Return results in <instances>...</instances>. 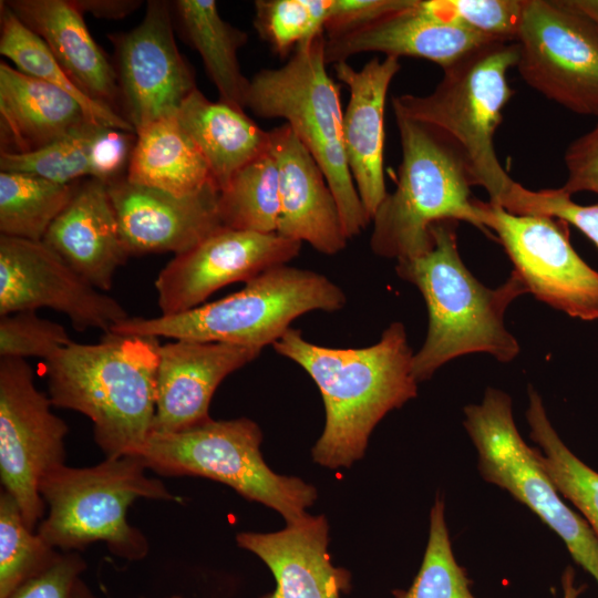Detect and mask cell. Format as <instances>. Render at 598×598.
<instances>
[{"mask_svg":"<svg viewBox=\"0 0 598 598\" xmlns=\"http://www.w3.org/2000/svg\"><path fill=\"white\" fill-rule=\"evenodd\" d=\"M272 347L299 364L321 393L326 421L311 454L323 467L349 468L361 460L378 423L417 395L414 353L402 322H392L365 348L318 346L293 328Z\"/></svg>","mask_w":598,"mask_h":598,"instance_id":"6da1fadb","label":"cell"},{"mask_svg":"<svg viewBox=\"0 0 598 598\" xmlns=\"http://www.w3.org/2000/svg\"><path fill=\"white\" fill-rule=\"evenodd\" d=\"M456 227V220L435 223L430 230L433 244L426 252L396 260L398 276L420 290L429 312L426 338L413 355L417 382L465 354L487 353L499 362H511L519 353L504 317L527 288L513 270L495 289L478 281L461 258Z\"/></svg>","mask_w":598,"mask_h":598,"instance_id":"7a4b0ae2","label":"cell"},{"mask_svg":"<svg viewBox=\"0 0 598 598\" xmlns=\"http://www.w3.org/2000/svg\"><path fill=\"white\" fill-rule=\"evenodd\" d=\"M159 347L156 337L107 332L45 360L52 404L86 415L106 457L140 456L151 434Z\"/></svg>","mask_w":598,"mask_h":598,"instance_id":"3957f363","label":"cell"},{"mask_svg":"<svg viewBox=\"0 0 598 598\" xmlns=\"http://www.w3.org/2000/svg\"><path fill=\"white\" fill-rule=\"evenodd\" d=\"M518 58L517 42L492 41L442 69L443 78L430 94L392 99L393 112L447 138L461 154L472 185L486 189L488 202L499 206L515 182L497 158L494 137L514 95L507 72Z\"/></svg>","mask_w":598,"mask_h":598,"instance_id":"277c9868","label":"cell"},{"mask_svg":"<svg viewBox=\"0 0 598 598\" xmlns=\"http://www.w3.org/2000/svg\"><path fill=\"white\" fill-rule=\"evenodd\" d=\"M402 161L396 186L374 213L372 251L396 260L426 252L431 227L462 220L487 233L484 202L473 198L466 165L455 146L435 130L394 112Z\"/></svg>","mask_w":598,"mask_h":598,"instance_id":"5b68a950","label":"cell"},{"mask_svg":"<svg viewBox=\"0 0 598 598\" xmlns=\"http://www.w3.org/2000/svg\"><path fill=\"white\" fill-rule=\"evenodd\" d=\"M346 302L343 290L324 275L281 265L216 301L174 316L130 317L114 324L110 332L262 350L279 340L298 317L315 310L337 311Z\"/></svg>","mask_w":598,"mask_h":598,"instance_id":"8992f818","label":"cell"},{"mask_svg":"<svg viewBox=\"0 0 598 598\" xmlns=\"http://www.w3.org/2000/svg\"><path fill=\"white\" fill-rule=\"evenodd\" d=\"M324 48L322 33L297 47L282 66L258 71L249 79L245 105L290 126L322 169L350 239L371 220L348 166L340 87L327 71Z\"/></svg>","mask_w":598,"mask_h":598,"instance_id":"52a82bcc","label":"cell"},{"mask_svg":"<svg viewBox=\"0 0 598 598\" xmlns=\"http://www.w3.org/2000/svg\"><path fill=\"white\" fill-rule=\"evenodd\" d=\"M146 470L140 456H121L89 467L64 464L49 472L39 484L49 513L37 533L63 551L104 542L120 558L143 559L148 542L127 522L128 507L138 498L177 499L161 480L148 477Z\"/></svg>","mask_w":598,"mask_h":598,"instance_id":"ba28073f","label":"cell"},{"mask_svg":"<svg viewBox=\"0 0 598 598\" xmlns=\"http://www.w3.org/2000/svg\"><path fill=\"white\" fill-rule=\"evenodd\" d=\"M261 442L262 432L250 419H209L177 432L151 433L140 457L162 476H199L226 484L275 509L287 524L303 518L318 497L316 487L275 473L262 457Z\"/></svg>","mask_w":598,"mask_h":598,"instance_id":"9c48e42d","label":"cell"},{"mask_svg":"<svg viewBox=\"0 0 598 598\" xmlns=\"http://www.w3.org/2000/svg\"><path fill=\"white\" fill-rule=\"evenodd\" d=\"M463 425L476 448L483 480L525 505L564 542L577 565L598 585V538L564 501L542 466L537 448L520 436L511 396L495 388L464 408Z\"/></svg>","mask_w":598,"mask_h":598,"instance_id":"30bf717a","label":"cell"},{"mask_svg":"<svg viewBox=\"0 0 598 598\" xmlns=\"http://www.w3.org/2000/svg\"><path fill=\"white\" fill-rule=\"evenodd\" d=\"M52 405L24 359L0 358V481L31 530L44 518L40 481L65 464L69 427Z\"/></svg>","mask_w":598,"mask_h":598,"instance_id":"8fae6325","label":"cell"},{"mask_svg":"<svg viewBox=\"0 0 598 598\" xmlns=\"http://www.w3.org/2000/svg\"><path fill=\"white\" fill-rule=\"evenodd\" d=\"M520 78L574 113L598 116V29L569 0H525Z\"/></svg>","mask_w":598,"mask_h":598,"instance_id":"7c38bea8","label":"cell"},{"mask_svg":"<svg viewBox=\"0 0 598 598\" xmlns=\"http://www.w3.org/2000/svg\"><path fill=\"white\" fill-rule=\"evenodd\" d=\"M484 210L485 229L496 234L527 292L571 318L598 320V271L576 252L565 227L489 202Z\"/></svg>","mask_w":598,"mask_h":598,"instance_id":"4fadbf2b","label":"cell"},{"mask_svg":"<svg viewBox=\"0 0 598 598\" xmlns=\"http://www.w3.org/2000/svg\"><path fill=\"white\" fill-rule=\"evenodd\" d=\"M171 7L168 1L150 0L137 27L109 34L115 51L121 109L135 133L175 116L197 89L174 38Z\"/></svg>","mask_w":598,"mask_h":598,"instance_id":"5bb4252c","label":"cell"},{"mask_svg":"<svg viewBox=\"0 0 598 598\" xmlns=\"http://www.w3.org/2000/svg\"><path fill=\"white\" fill-rule=\"evenodd\" d=\"M50 308L78 331L104 333L130 316L43 241L0 236V316Z\"/></svg>","mask_w":598,"mask_h":598,"instance_id":"9a60e30c","label":"cell"},{"mask_svg":"<svg viewBox=\"0 0 598 598\" xmlns=\"http://www.w3.org/2000/svg\"><path fill=\"white\" fill-rule=\"evenodd\" d=\"M300 241L278 233L221 227L189 250L175 255L155 280L162 316L200 306L220 288L247 282L297 257Z\"/></svg>","mask_w":598,"mask_h":598,"instance_id":"2e32d148","label":"cell"},{"mask_svg":"<svg viewBox=\"0 0 598 598\" xmlns=\"http://www.w3.org/2000/svg\"><path fill=\"white\" fill-rule=\"evenodd\" d=\"M107 189L128 256L179 255L224 227L220 190L215 183L195 194L177 196L131 183L124 176L107 184Z\"/></svg>","mask_w":598,"mask_h":598,"instance_id":"e0dca14e","label":"cell"},{"mask_svg":"<svg viewBox=\"0 0 598 598\" xmlns=\"http://www.w3.org/2000/svg\"><path fill=\"white\" fill-rule=\"evenodd\" d=\"M260 352L194 340L161 344L151 433L177 432L212 419L209 405L219 384Z\"/></svg>","mask_w":598,"mask_h":598,"instance_id":"ac0fdd59","label":"cell"},{"mask_svg":"<svg viewBox=\"0 0 598 598\" xmlns=\"http://www.w3.org/2000/svg\"><path fill=\"white\" fill-rule=\"evenodd\" d=\"M336 76L349 89L343 111V146L363 208L372 220L388 195L384 179V110L388 91L401 69L399 59L374 58L361 70L347 61L333 64Z\"/></svg>","mask_w":598,"mask_h":598,"instance_id":"d6986e66","label":"cell"},{"mask_svg":"<svg viewBox=\"0 0 598 598\" xmlns=\"http://www.w3.org/2000/svg\"><path fill=\"white\" fill-rule=\"evenodd\" d=\"M270 152L279 173L280 210L277 233L307 241L324 255L348 243L337 200L324 174L286 123L269 130Z\"/></svg>","mask_w":598,"mask_h":598,"instance_id":"ffe728a7","label":"cell"},{"mask_svg":"<svg viewBox=\"0 0 598 598\" xmlns=\"http://www.w3.org/2000/svg\"><path fill=\"white\" fill-rule=\"evenodd\" d=\"M237 545L259 557L271 570L276 588L261 598H341L351 588V574L332 564L324 515H307L272 533L241 532Z\"/></svg>","mask_w":598,"mask_h":598,"instance_id":"44dd1931","label":"cell"},{"mask_svg":"<svg viewBox=\"0 0 598 598\" xmlns=\"http://www.w3.org/2000/svg\"><path fill=\"white\" fill-rule=\"evenodd\" d=\"M495 40L429 11L423 0L344 35L326 38V62L336 64L363 52L411 56L437 63L442 69Z\"/></svg>","mask_w":598,"mask_h":598,"instance_id":"7402d4cb","label":"cell"},{"mask_svg":"<svg viewBox=\"0 0 598 598\" xmlns=\"http://www.w3.org/2000/svg\"><path fill=\"white\" fill-rule=\"evenodd\" d=\"M99 290L113 286L118 267L130 257L123 245L107 184L80 181L43 240Z\"/></svg>","mask_w":598,"mask_h":598,"instance_id":"603a6c76","label":"cell"},{"mask_svg":"<svg viewBox=\"0 0 598 598\" xmlns=\"http://www.w3.org/2000/svg\"><path fill=\"white\" fill-rule=\"evenodd\" d=\"M3 2L45 42L68 75L90 99L120 112L114 64L91 35L84 14L72 0Z\"/></svg>","mask_w":598,"mask_h":598,"instance_id":"cb8c5ba5","label":"cell"},{"mask_svg":"<svg viewBox=\"0 0 598 598\" xmlns=\"http://www.w3.org/2000/svg\"><path fill=\"white\" fill-rule=\"evenodd\" d=\"M87 122L73 96L0 62V152H34Z\"/></svg>","mask_w":598,"mask_h":598,"instance_id":"d4e9b609","label":"cell"},{"mask_svg":"<svg viewBox=\"0 0 598 598\" xmlns=\"http://www.w3.org/2000/svg\"><path fill=\"white\" fill-rule=\"evenodd\" d=\"M176 117L204 156L219 190L246 165L270 151V133L244 110L212 102L196 89Z\"/></svg>","mask_w":598,"mask_h":598,"instance_id":"484cf974","label":"cell"},{"mask_svg":"<svg viewBox=\"0 0 598 598\" xmlns=\"http://www.w3.org/2000/svg\"><path fill=\"white\" fill-rule=\"evenodd\" d=\"M125 176L131 183L177 196L195 194L215 183L204 156L176 115L136 132Z\"/></svg>","mask_w":598,"mask_h":598,"instance_id":"4316f807","label":"cell"},{"mask_svg":"<svg viewBox=\"0 0 598 598\" xmlns=\"http://www.w3.org/2000/svg\"><path fill=\"white\" fill-rule=\"evenodd\" d=\"M174 8L179 28L202 56L219 101L245 110L249 79L241 73L238 51L246 44L247 33L224 20L214 0H177Z\"/></svg>","mask_w":598,"mask_h":598,"instance_id":"83f0119b","label":"cell"},{"mask_svg":"<svg viewBox=\"0 0 598 598\" xmlns=\"http://www.w3.org/2000/svg\"><path fill=\"white\" fill-rule=\"evenodd\" d=\"M526 420L538 460L564 499L571 503L598 538V472L563 442L546 413L538 392L528 388Z\"/></svg>","mask_w":598,"mask_h":598,"instance_id":"f1b7e54d","label":"cell"},{"mask_svg":"<svg viewBox=\"0 0 598 598\" xmlns=\"http://www.w3.org/2000/svg\"><path fill=\"white\" fill-rule=\"evenodd\" d=\"M0 53L20 72L54 85L73 96L92 122L135 133L121 114L90 99L68 75L45 42L0 1ZM136 134V133H135Z\"/></svg>","mask_w":598,"mask_h":598,"instance_id":"f546056e","label":"cell"},{"mask_svg":"<svg viewBox=\"0 0 598 598\" xmlns=\"http://www.w3.org/2000/svg\"><path fill=\"white\" fill-rule=\"evenodd\" d=\"M79 182L58 184L33 174L0 172L1 235L42 241Z\"/></svg>","mask_w":598,"mask_h":598,"instance_id":"4dcf8cb0","label":"cell"},{"mask_svg":"<svg viewBox=\"0 0 598 598\" xmlns=\"http://www.w3.org/2000/svg\"><path fill=\"white\" fill-rule=\"evenodd\" d=\"M279 210V173L270 151L241 168L220 190L219 214L225 227L277 233Z\"/></svg>","mask_w":598,"mask_h":598,"instance_id":"1f68e13d","label":"cell"},{"mask_svg":"<svg viewBox=\"0 0 598 598\" xmlns=\"http://www.w3.org/2000/svg\"><path fill=\"white\" fill-rule=\"evenodd\" d=\"M61 553L31 530L14 498L0 493V598L50 567Z\"/></svg>","mask_w":598,"mask_h":598,"instance_id":"d6a6232c","label":"cell"},{"mask_svg":"<svg viewBox=\"0 0 598 598\" xmlns=\"http://www.w3.org/2000/svg\"><path fill=\"white\" fill-rule=\"evenodd\" d=\"M472 581L455 559L445 520L443 496L437 495L430 512L429 538L421 567L408 590L395 598H476Z\"/></svg>","mask_w":598,"mask_h":598,"instance_id":"836d02e7","label":"cell"},{"mask_svg":"<svg viewBox=\"0 0 598 598\" xmlns=\"http://www.w3.org/2000/svg\"><path fill=\"white\" fill-rule=\"evenodd\" d=\"M332 0H256L254 28L281 58L324 33Z\"/></svg>","mask_w":598,"mask_h":598,"instance_id":"e575fe53","label":"cell"},{"mask_svg":"<svg viewBox=\"0 0 598 598\" xmlns=\"http://www.w3.org/2000/svg\"><path fill=\"white\" fill-rule=\"evenodd\" d=\"M100 126L103 125L87 122L31 153L0 152V172L33 174L58 184H73L83 177L90 178V146Z\"/></svg>","mask_w":598,"mask_h":598,"instance_id":"d590c367","label":"cell"},{"mask_svg":"<svg viewBox=\"0 0 598 598\" xmlns=\"http://www.w3.org/2000/svg\"><path fill=\"white\" fill-rule=\"evenodd\" d=\"M436 17L495 41L516 42L525 0H423Z\"/></svg>","mask_w":598,"mask_h":598,"instance_id":"8d00e7d4","label":"cell"},{"mask_svg":"<svg viewBox=\"0 0 598 598\" xmlns=\"http://www.w3.org/2000/svg\"><path fill=\"white\" fill-rule=\"evenodd\" d=\"M73 341L58 322L20 311L0 316V357H41L44 360Z\"/></svg>","mask_w":598,"mask_h":598,"instance_id":"74e56055","label":"cell"},{"mask_svg":"<svg viewBox=\"0 0 598 598\" xmlns=\"http://www.w3.org/2000/svg\"><path fill=\"white\" fill-rule=\"evenodd\" d=\"M503 207L516 215H544L570 224L598 248V203L580 205L561 188L532 190L515 182Z\"/></svg>","mask_w":598,"mask_h":598,"instance_id":"f35d334b","label":"cell"},{"mask_svg":"<svg viewBox=\"0 0 598 598\" xmlns=\"http://www.w3.org/2000/svg\"><path fill=\"white\" fill-rule=\"evenodd\" d=\"M135 142V133L100 126L90 146V178L110 184L124 177Z\"/></svg>","mask_w":598,"mask_h":598,"instance_id":"ab89813d","label":"cell"},{"mask_svg":"<svg viewBox=\"0 0 598 598\" xmlns=\"http://www.w3.org/2000/svg\"><path fill=\"white\" fill-rule=\"evenodd\" d=\"M86 564L78 551L61 553L41 574L29 579L7 598H74L75 587Z\"/></svg>","mask_w":598,"mask_h":598,"instance_id":"60d3db41","label":"cell"},{"mask_svg":"<svg viewBox=\"0 0 598 598\" xmlns=\"http://www.w3.org/2000/svg\"><path fill=\"white\" fill-rule=\"evenodd\" d=\"M416 0H332L324 25L327 39L364 28L415 4Z\"/></svg>","mask_w":598,"mask_h":598,"instance_id":"b9f144b4","label":"cell"},{"mask_svg":"<svg viewBox=\"0 0 598 598\" xmlns=\"http://www.w3.org/2000/svg\"><path fill=\"white\" fill-rule=\"evenodd\" d=\"M564 159L568 175L560 188L570 196L580 192L598 195V122L568 145Z\"/></svg>","mask_w":598,"mask_h":598,"instance_id":"7bdbcfd3","label":"cell"},{"mask_svg":"<svg viewBox=\"0 0 598 598\" xmlns=\"http://www.w3.org/2000/svg\"><path fill=\"white\" fill-rule=\"evenodd\" d=\"M84 14L90 13L100 19L118 20L130 16L141 7V0H72Z\"/></svg>","mask_w":598,"mask_h":598,"instance_id":"ee69618b","label":"cell"},{"mask_svg":"<svg viewBox=\"0 0 598 598\" xmlns=\"http://www.w3.org/2000/svg\"><path fill=\"white\" fill-rule=\"evenodd\" d=\"M561 588L563 598H579L586 589V585H576L575 570L571 566H567L561 575Z\"/></svg>","mask_w":598,"mask_h":598,"instance_id":"f6af8a7d","label":"cell"},{"mask_svg":"<svg viewBox=\"0 0 598 598\" xmlns=\"http://www.w3.org/2000/svg\"><path fill=\"white\" fill-rule=\"evenodd\" d=\"M569 2L588 17L598 29V0H569Z\"/></svg>","mask_w":598,"mask_h":598,"instance_id":"bcb514c9","label":"cell"},{"mask_svg":"<svg viewBox=\"0 0 598 598\" xmlns=\"http://www.w3.org/2000/svg\"><path fill=\"white\" fill-rule=\"evenodd\" d=\"M74 598H96L85 586V584L80 579L75 587Z\"/></svg>","mask_w":598,"mask_h":598,"instance_id":"7dc6e473","label":"cell"},{"mask_svg":"<svg viewBox=\"0 0 598 598\" xmlns=\"http://www.w3.org/2000/svg\"><path fill=\"white\" fill-rule=\"evenodd\" d=\"M169 598H182V597H179V596H173V597H169Z\"/></svg>","mask_w":598,"mask_h":598,"instance_id":"c3c4849f","label":"cell"}]
</instances>
